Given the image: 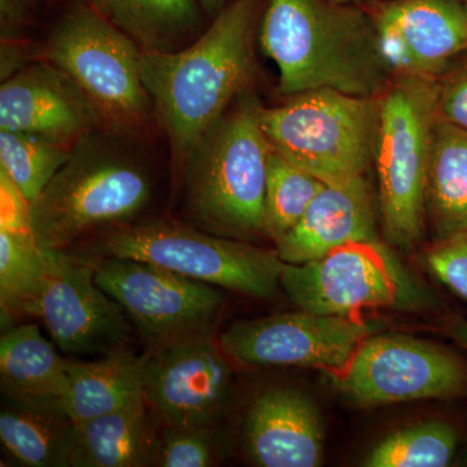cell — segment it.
<instances>
[{
	"label": "cell",
	"instance_id": "obj_28",
	"mask_svg": "<svg viewBox=\"0 0 467 467\" xmlns=\"http://www.w3.org/2000/svg\"><path fill=\"white\" fill-rule=\"evenodd\" d=\"M325 184L270 149L265 193L266 236L275 242L290 232Z\"/></svg>",
	"mask_w": 467,
	"mask_h": 467
},
{
	"label": "cell",
	"instance_id": "obj_29",
	"mask_svg": "<svg viewBox=\"0 0 467 467\" xmlns=\"http://www.w3.org/2000/svg\"><path fill=\"white\" fill-rule=\"evenodd\" d=\"M220 456L214 426L164 427L160 434L155 466L209 467Z\"/></svg>",
	"mask_w": 467,
	"mask_h": 467
},
{
	"label": "cell",
	"instance_id": "obj_6",
	"mask_svg": "<svg viewBox=\"0 0 467 467\" xmlns=\"http://www.w3.org/2000/svg\"><path fill=\"white\" fill-rule=\"evenodd\" d=\"M84 256L146 261L214 287L270 299L281 287L276 251L167 220L129 223L84 242ZM69 251V250H66Z\"/></svg>",
	"mask_w": 467,
	"mask_h": 467
},
{
	"label": "cell",
	"instance_id": "obj_13",
	"mask_svg": "<svg viewBox=\"0 0 467 467\" xmlns=\"http://www.w3.org/2000/svg\"><path fill=\"white\" fill-rule=\"evenodd\" d=\"M47 265L36 317L55 346L69 355L106 356L126 348L130 321L97 284L88 260L70 251L47 250Z\"/></svg>",
	"mask_w": 467,
	"mask_h": 467
},
{
	"label": "cell",
	"instance_id": "obj_31",
	"mask_svg": "<svg viewBox=\"0 0 467 467\" xmlns=\"http://www.w3.org/2000/svg\"><path fill=\"white\" fill-rule=\"evenodd\" d=\"M436 81L439 117L467 129V50Z\"/></svg>",
	"mask_w": 467,
	"mask_h": 467
},
{
	"label": "cell",
	"instance_id": "obj_1",
	"mask_svg": "<svg viewBox=\"0 0 467 467\" xmlns=\"http://www.w3.org/2000/svg\"><path fill=\"white\" fill-rule=\"evenodd\" d=\"M259 0H234L199 38L173 52L142 51L140 76L182 177L202 138L245 91L254 67Z\"/></svg>",
	"mask_w": 467,
	"mask_h": 467
},
{
	"label": "cell",
	"instance_id": "obj_7",
	"mask_svg": "<svg viewBox=\"0 0 467 467\" xmlns=\"http://www.w3.org/2000/svg\"><path fill=\"white\" fill-rule=\"evenodd\" d=\"M270 147L325 183L367 175L373 167L378 97L319 88L261 109Z\"/></svg>",
	"mask_w": 467,
	"mask_h": 467
},
{
	"label": "cell",
	"instance_id": "obj_34",
	"mask_svg": "<svg viewBox=\"0 0 467 467\" xmlns=\"http://www.w3.org/2000/svg\"><path fill=\"white\" fill-rule=\"evenodd\" d=\"M234 0H199V5L207 11L208 14H218L223 7Z\"/></svg>",
	"mask_w": 467,
	"mask_h": 467
},
{
	"label": "cell",
	"instance_id": "obj_2",
	"mask_svg": "<svg viewBox=\"0 0 467 467\" xmlns=\"http://www.w3.org/2000/svg\"><path fill=\"white\" fill-rule=\"evenodd\" d=\"M264 54L285 97L330 88L377 98L393 73L378 46L370 14L331 0H269L259 26Z\"/></svg>",
	"mask_w": 467,
	"mask_h": 467
},
{
	"label": "cell",
	"instance_id": "obj_8",
	"mask_svg": "<svg viewBox=\"0 0 467 467\" xmlns=\"http://www.w3.org/2000/svg\"><path fill=\"white\" fill-rule=\"evenodd\" d=\"M142 48L92 5L67 12L52 27L43 58L79 86L107 133H130L153 106L140 76Z\"/></svg>",
	"mask_w": 467,
	"mask_h": 467
},
{
	"label": "cell",
	"instance_id": "obj_25",
	"mask_svg": "<svg viewBox=\"0 0 467 467\" xmlns=\"http://www.w3.org/2000/svg\"><path fill=\"white\" fill-rule=\"evenodd\" d=\"M47 250L30 230L0 227V309L3 325L36 317L47 278Z\"/></svg>",
	"mask_w": 467,
	"mask_h": 467
},
{
	"label": "cell",
	"instance_id": "obj_9",
	"mask_svg": "<svg viewBox=\"0 0 467 467\" xmlns=\"http://www.w3.org/2000/svg\"><path fill=\"white\" fill-rule=\"evenodd\" d=\"M281 287L297 308L316 315L350 316L373 308L422 312L441 306L378 236L319 259L284 264Z\"/></svg>",
	"mask_w": 467,
	"mask_h": 467
},
{
	"label": "cell",
	"instance_id": "obj_16",
	"mask_svg": "<svg viewBox=\"0 0 467 467\" xmlns=\"http://www.w3.org/2000/svg\"><path fill=\"white\" fill-rule=\"evenodd\" d=\"M99 128L97 113L64 70L42 58L0 88V130L38 135L75 146Z\"/></svg>",
	"mask_w": 467,
	"mask_h": 467
},
{
	"label": "cell",
	"instance_id": "obj_12",
	"mask_svg": "<svg viewBox=\"0 0 467 467\" xmlns=\"http://www.w3.org/2000/svg\"><path fill=\"white\" fill-rule=\"evenodd\" d=\"M382 324L358 315H316L299 309L269 317L239 319L218 337L227 358L244 367L342 368L359 344Z\"/></svg>",
	"mask_w": 467,
	"mask_h": 467
},
{
	"label": "cell",
	"instance_id": "obj_15",
	"mask_svg": "<svg viewBox=\"0 0 467 467\" xmlns=\"http://www.w3.org/2000/svg\"><path fill=\"white\" fill-rule=\"evenodd\" d=\"M371 17L393 76L438 78L467 50V8L460 0H391Z\"/></svg>",
	"mask_w": 467,
	"mask_h": 467
},
{
	"label": "cell",
	"instance_id": "obj_20",
	"mask_svg": "<svg viewBox=\"0 0 467 467\" xmlns=\"http://www.w3.org/2000/svg\"><path fill=\"white\" fill-rule=\"evenodd\" d=\"M67 361L43 337L38 326L27 324L9 328L0 340L3 398L63 409Z\"/></svg>",
	"mask_w": 467,
	"mask_h": 467
},
{
	"label": "cell",
	"instance_id": "obj_35",
	"mask_svg": "<svg viewBox=\"0 0 467 467\" xmlns=\"http://www.w3.org/2000/svg\"><path fill=\"white\" fill-rule=\"evenodd\" d=\"M331 2L337 3V5H359L361 7L368 0H331Z\"/></svg>",
	"mask_w": 467,
	"mask_h": 467
},
{
	"label": "cell",
	"instance_id": "obj_36",
	"mask_svg": "<svg viewBox=\"0 0 467 467\" xmlns=\"http://www.w3.org/2000/svg\"><path fill=\"white\" fill-rule=\"evenodd\" d=\"M465 5H466V8H467V0H465Z\"/></svg>",
	"mask_w": 467,
	"mask_h": 467
},
{
	"label": "cell",
	"instance_id": "obj_24",
	"mask_svg": "<svg viewBox=\"0 0 467 467\" xmlns=\"http://www.w3.org/2000/svg\"><path fill=\"white\" fill-rule=\"evenodd\" d=\"M142 51L184 47L201 24L199 0H88Z\"/></svg>",
	"mask_w": 467,
	"mask_h": 467
},
{
	"label": "cell",
	"instance_id": "obj_27",
	"mask_svg": "<svg viewBox=\"0 0 467 467\" xmlns=\"http://www.w3.org/2000/svg\"><path fill=\"white\" fill-rule=\"evenodd\" d=\"M73 147L38 135L0 130L2 171L30 205L66 164Z\"/></svg>",
	"mask_w": 467,
	"mask_h": 467
},
{
	"label": "cell",
	"instance_id": "obj_22",
	"mask_svg": "<svg viewBox=\"0 0 467 467\" xmlns=\"http://www.w3.org/2000/svg\"><path fill=\"white\" fill-rule=\"evenodd\" d=\"M426 217L435 241L467 232V129L441 117L432 133Z\"/></svg>",
	"mask_w": 467,
	"mask_h": 467
},
{
	"label": "cell",
	"instance_id": "obj_23",
	"mask_svg": "<svg viewBox=\"0 0 467 467\" xmlns=\"http://www.w3.org/2000/svg\"><path fill=\"white\" fill-rule=\"evenodd\" d=\"M0 439L20 465L66 467L75 441V422L61 408L3 398Z\"/></svg>",
	"mask_w": 467,
	"mask_h": 467
},
{
	"label": "cell",
	"instance_id": "obj_17",
	"mask_svg": "<svg viewBox=\"0 0 467 467\" xmlns=\"http://www.w3.org/2000/svg\"><path fill=\"white\" fill-rule=\"evenodd\" d=\"M244 441L261 467H317L325 453L324 420L316 402L291 387L260 393L248 409Z\"/></svg>",
	"mask_w": 467,
	"mask_h": 467
},
{
	"label": "cell",
	"instance_id": "obj_26",
	"mask_svg": "<svg viewBox=\"0 0 467 467\" xmlns=\"http://www.w3.org/2000/svg\"><path fill=\"white\" fill-rule=\"evenodd\" d=\"M460 435L447 420L404 427L378 442L364 460L368 467H445L459 450Z\"/></svg>",
	"mask_w": 467,
	"mask_h": 467
},
{
	"label": "cell",
	"instance_id": "obj_19",
	"mask_svg": "<svg viewBox=\"0 0 467 467\" xmlns=\"http://www.w3.org/2000/svg\"><path fill=\"white\" fill-rule=\"evenodd\" d=\"M146 400L75 423L72 467L155 466L160 434Z\"/></svg>",
	"mask_w": 467,
	"mask_h": 467
},
{
	"label": "cell",
	"instance_id": "obj_33",
	"mask_svg": "<svg viewBox=\"0 0 467 467\" xmlns=\"http://www.w3.org/2000/svg\"><path fill=\"white\" fill-rule=\"evenodd\" d=\"M445 334L467 350V319L451 318L444 326Z\"/></svg>",
	"mask_w": 467,
	"mask_h": 467
},
{
	"label": "cell",
	"instance_id": "obj_18",
	"mask_svg": "<svg viewBox=\"0 0 467 467\" xmlns=\"http://www.w3.org/2000/svg\"><path fill=\"white\" fill-rule=\"evenodd\" d=\"M377 238V204L367 175L326 183L290 232L275 241L285 264L319 259L348 243Z\"/></svg>",
	"mask_w": 467,
	"mask_h": 467
},
{
	"label": "cell",
	"instance_id": "obj_11",
	"mask_svg": "<svg viewBox=\"0 0 467 467\" xmlns=\"http://www.w3.org/2000/svg\"><path fill=\"white\" fill-rule=\"evenodd\" d=\"M84 257L150 349L212 334L223 308V292L214 285L146 261Z\"/></svg>",
	"mask_w": 467,
	"mask_h": 467
},
{
	"label": "cell",
	"instance_id": "obj_10",
	"mask_svg": "<svg viewBox=\"0 0 467 467\" xmlns=\"http://www.w3.org/2000/svg\"><path fill=\"white\" fill-rule=\"evenodd\" d=\"M330 377L359 408L467 395V364L459 355L404 334L371 335Z\"/></svg>",
	"mask_w": 467,
	"mask_h": 467
},
{
	"label": "cell",
	"instance_id": "obj_21",
	"mask_svg": "<svg viewBox=\"0 0 467 467\" xmlns=\"http://www.w3.org/2000/svg\"><path fill=\"white\" fill-rule=\"evenodd\" d=\"M144 356L117 349L98 361H67L63 409L75 423L85 422L144 399Z\"/></svg>",
	"mask_w": 467,
	"mask_h": 467
},
{
	"label": "cell",
	"instance_id": "obj_5",
	"mask_svg": "<svg viewBox=\"0 0 467 467\" xmlns=\"http://www.w3.org/2000/svg\"><path fill=\"white\" fill-rule=\"evenodd\" d=\"M438 117V81L431 77L395 76L378 95L373 161L378 208L387 241L404 250L416 245L425 232L427 178Z\"/></svg>",
	"mask_w": 467,
	"mask_h": 467
},
{
	"label": "cell",
	"instance_id": "obj_14",
	"mask_svg": "<svg viewBox=\"0 0 467 467\" xmlns=\"http://www.w3.org/2000/svg\"><path fill=\"white\" fill-rule=\"evenodd\" d=\"M212 334L144 355V400L162 427L214 426L225 402L230 368Z\"/></svg>",
	"mask_w": 467,
	"mask_h": 467
},
{
	"label": "cell",
	"instance_id": "obj_4",
	"mask_svg": "<svg viewBox=\"0 0 467 467\" xmlns=\"http://www.w3.org/2000/svg\"><path fill=\"white\" fill-rule=\"evenodd\" d=\"M261 106L245 90L202 138L183 181L189 216L201 229L226 238L266 235L265 193L270 147Z\"/></svg>",
	"mask_w": 467,
	"mask_h": 467
},
{
	"label": "cell",
	"instance_id": "obj_30",
	"mask_svg": "<svg viewBox=\"0 0 467 467\" xmlns=\"http://www.w3.org/2000/svg\"><path fill=\"white\" fill-rule=\"evenodd\" d=\"M423 259L441 284L467 301V232L436 239Z\"/></svg>",
	"mask_w": 467,
	"mask_h": 467
},
{
	"label": "cell",
	"instance_id": "obj_3",
	"mask_svg": "<svg viewBox=\"0 0 467 467\" xmlns=\"http://www.w3.org/2000/svg\"><path fill=\"white\" fill-rule=\"evenodd\" d=\"M140 160L92 133L29 205V230L46 250H70L91 234L133 223L153 195Z\"/></svg>",
	"mask_w": 467,
	"mask_h": 467
},
{
	"label": "cell",
	"instance_id": "obj_32",
	"mask_svg": "<svg viewBox=\"0 0 467 467\" xmlns=\"http://www.w3.org/2000/svg\"><path fill=\"white\" fill-rule=\"evenodd\" d=\"M2 42H16L33 14V0H0Z\"/></svg>",
	"mask_w": 467,
	"mask_h": 467
}]
</instances>
